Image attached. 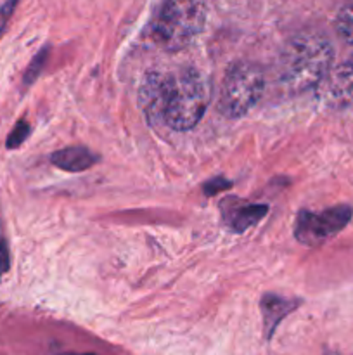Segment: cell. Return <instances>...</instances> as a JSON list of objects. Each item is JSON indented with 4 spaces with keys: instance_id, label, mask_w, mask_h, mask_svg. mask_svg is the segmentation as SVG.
<instances>
[{
    "instance_id": "6da1fadb",
    "label": "cell",
    "mask_w": 353,
    "mask_h": 355,
    "mask_svg": "<svg viewBox=\"0 0 353 355\" xmlns=\"http://www.w3.org/2000/svg\"><path fill=\"white\" fill-rule=\"evenodd\" d=\"M332 45L314 30L294 35L280 54V82L289 92L300 94L317 89L332 68Z\"/></svg>"
},
{
    "instance_id": "7a4b0ae2",
    "label": "cell",
    "mask_w": 353,
    "mask_h": 355,
    "mask_svg": "<svg viewBox=\"0 0 353 355\" xmlns=\"http://www.w3.org/2000/svg\"><path fill=\"white\" fill-rule=\"evenodd\" d=\"M210 97V82L197 69L185 68L179 73H172L165 125L180 132L194 128L203 118Z\"/></svg>"
},
{
    "instance_id": "3957f363",
    "label": "cell",
    "mask_w": 353,
    "mask_h": 355,
    "mask_svg": "<svg viewBox=\"0 0 353 355\" xmlns=\"http://www.w3.org/2000/svg\"><path fill=\"white\" fill-rule=\"evenodd\" d=\"M206 23V0H165L154 24V38L166 51L192 44Z\"/></svg>"
},
{
    "instance_id": "277c9868",
    "label": "cell",
    "mask_w": 353,
    "mask_h": 355,
    "mask_svg": "<svg viewBox=\"0 0 353 355\" xmlns=\"http://www.w3.org/2000/svg\"><path fill=\"white\" fill-rule=\"evenodd\" d=\"M265 89V76L253 62H235L224 76L218 110L227 118H241L255 107Z\"/></svg>"
},
{
    "instance_id": "5b68a950",
    "label": "cell",
    "mask_w": 353,
    "mask_h": 355,
    "mask_svg": "<svg viewBox=\"0 0 353 355\" xmlns=\"http://www.w3.org/2000/svg\"><path fill=\"white\" fill-rule=\"evenodd\" d=\"M353 210L348 205L322 211L301 210L294 220V238L305 246H320L334 238L352 220Z\"/></svg>"
},
{
    "instance_id": "8992f818",
    "label": "cell",
    "mask_w": 353,
    "mask_h": 355,
    "mask_svg": "<svg viewBox=\"0 0 353 355\" xmlns=\"http://www.w3.org/2000/svg\"><path fill=\"white\" fill-rule=\"evenodd\" d=\"M172 73L149 71L138 89V104L151 123L165 125L166 101H168Z\"/></svg>"
},
{
    "instance_id": "52a82bcc",
    "label": "cell",
    "mask_w": 353,
    "mask_h": 355,
    "mask_svg": "<svg viewBox=\"0 0 353 355\" xmlns=\"http://www.w3.org/2000/svg\"><path fill=\"white\" fill-rule=\"evenodd\" d=\"M324 101L332 107H345L353 104V61L352 58L327 73L322 83Z\"/></svg>"
},
{
    "instance_id": "ba28073f",
    "label": "cell",
    "mask_w": 353,
    "mask_h": 355,
    "mask_svg": "<svg viewBox=\"0 0 353 355\" xmlns=\"http://www.w3.org/2000/svg\"><path fill=\"white\" fill-rule=\"evenodd\" d=\"M220 210L225 225L239 234L258 224L269 214V205L248 203L237 198H227L220 203Z\"/></svg>"
},
{
    "instance_id": "9c48e42d",
    "label": "cell",
    "mask_w": 353,
    "mask_h": 355,
    "mask_svg": "<svg viewBox=\"0 0 353 355\" xmlns=\"http://www.w3.org/2000/svg\"><path fill=\"white\" fill-rule=\"evenodd\" d=\"M52 165L57 168L64 170V172L78 173L85 172L90 166L96 165L99 162V156L93 155L90 149L83 148V146H71V148H64L55 151L51 156Z\"/></svg>"
},
{
    "instance_id": "30bf717a",
    "label": "cell",
    "mask_w": 353,
    "mask_h": 355,
    "mask_svg": "<svg viewBox=\"0 0 353 355\" xmlns=\"http://www.w3.org/2000/svg\"><path fill=\"white\" fill-rule=\"evenodd\" d=\"M300 305V300H291V298L279 297V295H265L260 302L263 314V326H265L266 338L275 333L279 322L286 318L287 314L294 311Z\"/></svg>"
},
{
    "instance_id": "8fae6325",
    "label": "cell",
    "mask_w": 353,
    "mask_h": 355,
    "mask_svg": "<svg viewBox=\"0 0 353 355\" xmlns=\"http://www.w3.org/2000/svg\"><path fill=\"white\" fill-rule=\"evenodd\" d=\"M334 26L339 38H343L346 44L353 45V0H348V2L339 9L338 16H336Z\"/></svg>"
},
{
    "instance_id": "7c38bea8",
    "label": "cell",
    "mask_w": 353,
    "mask_h": 355,
    "mask_svg": "<svg viewBox=\"0 0 353 355\" xmlns=\"http://www.w3.org/2000/svg\"><path fill=\"white\" fill-rule=\"evenodd\" d=\"M47 59H48V47H44L42 51H38L37 54H35V58L31 59V62L28 64L26 71H24L23 75L24 85L26 87L31 85V83L38 78V75L44 71L45 64H47Z\"/></svg>"
},
{
    "instance_id": "4fadbf2b",
    "label": "cell",
    "mask_w": 353,
    "mask_h": 355,
    "mask_svg": "<svg viewBox=\"0 0 353 355\" xmlns=\"http://www.w3.org/2000/svg\"><path fill=\"white\" fill-rule=\"evenodd\" d=\"M30 132H31V127H30V123H28V121H24V120L17 121V123L14 125L12 130H10L9 137H7V142H6L7 149H17V148H19V146L23 144V142L28 139Z\"/></svg>"
},
{
    "instance_id": "5bb4252c",
    "label": "cell",
    "mask_w": 353,
    "mask_h": 355,
    "mask_svg": "<svg viewBox=\"0 0 353 355\" xmlns=\"http://www.w3.org/2000/svg\"><path fill=\"white\" fill-rule=\"evenodd\" d=\"M230 187L232 182L225 179V177H213V179H210L203 186V193L206 194V196H215V194H218L220 191L230 189Z\"/></svg>"
},
{
    "instance_id": "9a60e30c",
    "label": "cell",
    "mask_w": 353,
    "mask_h": 355,
    "mask_svg": "<svg viewBox=\"0 0 353 355\" xmlns=\"http://www.w3.org/2000/svg\"><path fill=\"white\" fill-rule=\"evenodd\" d=\"M17 2H19V0H6L3 3H0V35H2L3 30H6L7 23H9Z\"/></svg>"
},
{
    "instance_id": "2e32d148",
    "label": "cell",
    "mask_w": 353,
    "mask_h": 355,
    "mask_svg": "<svg viewBox=\"0 0 353 355\" xmlns=\"http://www.w3.org/2000/svg\"><path fill=\"white\" fill-rule=\"evenodd\" d=\"M10 267V253L6 239H0V276L6 274Z\"/></svg>"
},
{
    "instance_id": "e0dca14e",
    "label": "cell",
    "mask_w": 353,
    "mask_h": 355,
    "mask_svg": "<svg viewBox=\"0 0 353 355\" xmlns=\"http://www.w3.org/2000/svg\"><path fill=\"white\" fill-rule=\"evenodd\" d=\"M80 355H96V354H80Z\"/></svg>"
},
{
    "instance_id": "ac0fdd59",
    "label": "cell",
    "mask_w": 353,
    "mask_h": 355,
    "mask_svg": "<svg viewBox=\"0 0 353 355\" xmlns=\"http://www.w3.org/2000/svg\"><path fill=\"white\" fill-rule=\"evenodd\" d=\"M352 61H353V55H352Z\"/></svg>"
}]
</instances>
